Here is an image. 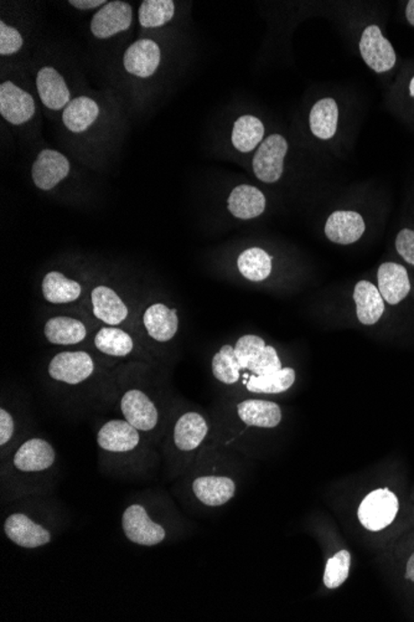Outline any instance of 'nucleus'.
I'll return each mask as SVG.
<instances>
[{
  "mask_svg": "<svg viewBox=\"0 0 414 622\" xmlns=\"http://www.w3.org/2000/svg\"><path fill=\"white\" fill-rule=\"evenodd\" d=\"M399 507V499L394 493L389 489H376L364 497L357 516L364 528L379 532L394 521Z\"/></svg>",
  "mask_w": 414,
  "mask_h": 622,
  "instance_id": "obj_1",
  "label": "nucleus"
},
{
  "mask_svg": "<svg viewBox=\"0 0 414 622\" xmlns=\"http://www.w3.org/2000/svg\"><path fill=\"white\" fill-rule=\"evenodd\" d=\"M122 528L128 541L138 545H158L166 536V529L159 523L154 522L147 509L140 505L128 507L122 516Z\"/></svg>",
  "mask_w": 414,
  "mask_h": 622,
  "instance_id": "obj_2",
  "label": "nucleus"
},
{
  "mask_svg": "<svg viewBox=\"0 0 414 622\" xmlns=\"http://www.w3.org/2000/svg\"><path fill=\"white\" fill-rule=\"evenodd\" d=\"M288 143L281 134H271L263 141L253 158L256 177L265 183H275L281 179L287 156Z\"/></svg>",
  "mask_w": 414,
  "mask_h": 622,
  "instance_id": "obj_3",
  "label": "nucleus"
},
{
  "mask_svg": "<svg viewBox=\"0 0 414 622\" xmlns=\"http://www.w3.org/2000/svg\"><path fill=\"white\" fill-rule=\"evenodd\" d=\"M48 371L56 381L77 385L94 374V361L87 352H62L52 358Z\"/></svg>",
  "mask_w": 414,
  "mask_h": 622,
  "instance_id": "obj_4",
  "label": "nucleus"
},
{
  "mask_svg": "<svg viewBox=\"0 0 414 622\" xmlns=\"http://www.w3.org/2000/svg\"><path fill=\"white\" fill-rule=\"evenodd\" d=\"M360 52L364 61L377 74L390 71L396 65L393 46L384 38L377 25H370L364 29L361 35Z\"/></svg>",
  "mask_w": 414,
  "mask_h": 622,
  "instance_id": "obj_5",
  "label": "nucleus"
},
{
  "mask_svg": "<svg viewBox=\"0 0 414 622\" xmlns=\"http://www.w3.org/2000/svg\"><path fill=\"white\" fill-rule=\"evenodd\" d=\"M133 19L131 6L126 2L107 3L94 14L91 23L92 34L97 39H108L130 29Z\"/></svg>",
  "mask_w": 414,
  "mask_h": 622,
  "instance_id": "obj_6",
  "label": "nucleus"
},
{
  "mask_svg": "<svg viewBox=\"0 0 414 622\" xmlns=\"http://www.w3.org/2000/svg\"><path fill=\"white\" fill-rule=\"evenodd\" d=\"M0 114L9 123H25L35 114L34 98L13 82H3L0 85Z\"/></svg>",
  "mask_w": 414,
  "mask_h": 622,
  "instance_id": "obj_7",
  "label": "nucleus"
},
{
  "mask_svg": "<svg viewBox=\"0 0 414 622\" xmlns=\"http://www.w3.org/2000/svg\"><path fill=\"white\" fill-rule=\"evenodd\" d=\"M124 419L140 431H152L159 421L156 405L142 390L131 389L121 400Z\"/></svg>",
  "mask_w": 414,
  "mask_h": 622,
  "instance_id": "obj_8",
  "label": "nucleus"
},
{
  "mask_svg": "<svg viewBox=\"0 0 414 622\" xmlns=\"http://www.w3.org/2000/svg\"><path fill=\"white\" fill-rule=\"evenodd\" d=\"M70 173V162L58 151L45 150L36 157L32 176L39 189H54Z\"/></svg>",
  "mask_w": 414,
  "mask_h": 622,
  "instance_id": "obj_9",
  "label": "nucleus"
},
{
  "mask_svg": "<svg viewBox=\"0 0 414 622\" xmlns=\"http://www.w3.org/2000/svg\"><path fill=\"white\" fill-rule=\"evenodd\" d=\"M4 533L9 541L26 549L40 548L51 541L50 532L45 526L22 513H14L6 518Z\"/></svg>",
  "mask_w": 414,
  "mask_h": 622,
  "instance_id": "obj_10",
  "label": "nucleus"
},
{
  "mask_svg": "<svg viewBox=\"0 0 414 622\" xmlns=\"http://www.w3.org/2000/svg\"><path fill=\"white\" fill-rule=\"evenodd\" d=\"M162 52L159 45L150 39H142L131 44L124 54V68L130 75L147 78L159 68Z\"/></svg>",
  "mask_w": 414,
  "mask_h": 622,
  "instance_id": "obj_11",
  "label": "nucleus"
},
{
  "mask_svg": "<svg viewBox=\"0 0 414 622\" xmlns=\"http://www.w3.org/2000/svg\"><path fill=\"white\" fill-rule=\"evenodd\" d=\"M140 430L127 420H111L98 431L97 443L110 453H130L140 445Z\"/></svg>",
  "mask_w": 414,
  "mask_h": 622,
  "instance_id": "obj_12",
  "label": "nucleus"
},
{
  "mask_svg": "<svg viewBox=\"0 0 414 622\" xmlns=\"http://www.w3.org/2000/svg\"><path fill=\"white\" fill-rule=\"evenodd\" d=\"M56 453L48 441L31 439L25 441L14 455V466L22 472H40L54 465Z\"/></svg>",
  "mask_w": 414,
  "mask_h": 622,
  "instance_id": "obj_13",
  "label": "nucleus"
},
{
  "mask_svg": "<svg viewBox=\"0 0 414 622\" xmlns=\"http://www.w3.org/2000/svg\"><path fill=\"white\" fill-rule=\"evenodd\" d=\"M36 87H38L39 96H40L42 104L49 110H61L71 102L70 91H68L64 78L51 66H45L38 72Z\"/></svg>",
  "mask_w": 414,
  "mask_h": 622,
  "instance_id": "obj_14",
  "label": "nucleus"
},
{
  "mask_svg": "<svg viewBox=\"0 0 414 622\" xmlns=\"http://www.w3.org/2000/svg\"><path fill=\"white\" fill-rule=\"evenodd\" d=\"M366 225L363 216L355 212H335L325 224V235L338 245H350L359 242Z\"/></svg>",
  "mask_w": 414,
  "mask_h": 622,
  "instance_id": "obj_15",
  "label": "nucleus"
},
{
  "mask_svg": "<svg viewBox=\"0 0 414 622\" xmlns=\"http://www.w3.org/2000/svg\"><path fill=\"white\" fill-rule=\"evenodd\" d=\"M143 324L148 334L154 341L166 343L172 341L179 329V318L176 309L166 307V305L157 302L149 306L143 315Z\"/></svg>",
  "mask_w": 414,
  "mask_h": 622,
  "instance_id": "obj_16",
  "label": "nucleus"
},
{
  "mask_svg": "<svg viewBox=\"0 0 414 622\" xmlns=\"http://www.w3.org/2000/svg\"><path fill=\"white\" fill-rule=\"evenodd\" d=\"M379 291L384 301L399 305L409 296L410 282L409 273L402 265L394 262L382 263L377 272Z\"/></svg>",
  "mask_w": 414,
  "mask_h": 622,
  "instance_id": "obj_17",
  "label": "nucleus"
},
{
  "mask_svg": "<svg viewBox=\"0 0 414 622\" xmlns=\"http://www.w3.org/2000/svg\"><path fill=\"white\" fill-rule=\"evenodd\" d=\"M193 491L203 505L220 507L231 501L236 493V485L229 477L203 476L194 480Z\"/></svg>",
  "mask_w": 414,
  "mask_h": 622,
  "instance_id": "obj_18",
  "label": "nucleus"
},
{
  "mask_svg": "<svg viewBox=\"0 0 414 622\" xmlns=\"http://www.w3.org/2000/svg\"><path fill=\"white\" fill-rule=\"evenodd\" d=\"M228 206L235 218L255 219L265 212L266 197L258 188L241 184L230 194Z\"/></svg>",
  "mask_w": 414,
  "mask_h": 622,
  "instance_id": "obj_19",
  "label": "nucleus"
},
{
  "mask_svg": "<svg viewBox=\"0 0 414 622\" xmlns=\"http://www.w3.org/2000/svg\"><path fill=\"white\" fill-rule=\"evenodd\" d=\"M94 315L108 325H118L128 317L127 305L116 291L107 286H97L91 294Z\"/></svg>",
  "mask_w": 414,
  "mask_h": 622,
  "instance_id": "obj_20",
  "label": "nucleus"
},
{
  "mask_svg": "<svg viewBox=\"0 0 414 622\" xmlns=\"http://www.w3.org/2000/svg\"><path fill=\"white\" fill-rule=\"evenodd\" d=\"M209 433L202 415L190 411L179 417L174 427V443L180 451H194L202 445Z\"/></svg>",
  "mask_w": 414,
  "mask_h": 622,
  "instance_id": "obj_21",
  "label": "nucleus"
},
{
  "mask_svg": "<svg viewBox=\"0 0 414 622\" xmlns=\"http://www.w3.org/2000/svg\"><path fill=\"white\" fill-rule=\"evenodd\" d=\"M239 419L246 425L273 429L282 421V410L278 404L266 400H245L238 404Z\"/></svg>",
  "mask_w": 414,
  "mask_h": 622,
  "instance_id": "obj_22",
  "label": "nucleus"
},
{
  "mask_svg": "<svg viewBox=\"0 0 414 622\" xmlns=\"http://www.w3.org/2000/svg\"><path fill=\"white\" fill-rule=\"evenodd\" d=\"M354 299L356 302L357 318L364 325L380 321L384 312V299L379 288L369 281H360L355 286Z\"/></svg>",
  "mask_w": 414,
  "mask_h": 622,
  "instance_id": "obj_23",
  "label": "nucleus"
},
{
  "mask_svg": "<svg viewBox=\"0 0 414 622\" xmlns=\"http://www.w3.org/2000/svg\"><path fill=\"white\" fill-rule=\"evenodd\" d=\"M44 334L51 344L74 345L81 343L86 338L87 329L86 325L76 318L58 316L48 319Z\"/></svg>",
  "mask_w": 414,
  "mask_h": 622,
  "instance_id": "obj_24",
  "label": "nucleus"
},
{
  "mask_svg": "<svg viewBox=\"0 0 414 622\" xmlns=\"http://www.w3.org/2000/svg\"><path fill=\"white\" fill-rule=\"evenodd\" d=\"M98 114H100V107L97 102L87 96H80L66 106L62 114V121L68 131L81 133L94 123Z\"/></svg>",
  "mask_w": 414,
  "mask_h": 622,
  "instance_id": "obj_25",
  "label": "nucleus"
},
{
  "mask_svg": "<svg viewBox=\"0 0 414 622\" xmlns=\"http://www.w3.org/2000/svg\"><path fill=\"white\" fill-rule=\"evenodd\" d=\"M81 292V285L66 278L61 272H49L42 279V295L50 304H71L80 297Z\"/></svg>",
  "mask_w": 414,
  "mask_h": 622,
  "instance_id": "obj_26",
  "label": "nucleus"
},
{
  "mask_svg": "<svg viewBox=\"0 0 414 622\" xmlns=\"http://www.w3.org/2000/svg\"><path fill=\"white\" fill-rule=\"evenodd\" d=\"M338 108L333 98H323L314 105L309 116L310 130L320 140H330L338 130Z\"/></svg>",
  "mask_w": 414,
  "mask_h": 622,
  "instance_id": "obj_27",
  "label": "nucleus"
},
{
  "mask_svg": "<svg viewBox=\"0 0 414 622\" xmlns=\"http://www.w3.org/2000/svg\"><path fill=\"white\" fill-rule=\"evenodd\" d=\"M265 137V126L259 118L245 114L233 124L232 144L242 153L255 150Z\"/></svg>",
  "mask_w": 414,
  "mask_h": 622,
  "instance_id": "obj_28",
  "label": "nucleus"
},
{
  "mask_svg": "<svg viewBox=\"0 0 414 622\" xmlns=\"http://www.w3.org/2000/svg\"><path fill=\"white\" fill-rule=\"evenodd\" d=\"M94 345L101 353L111 357H127L134 350L133 338L117 327L101 328L94 337Z\"/></svg>",
  "mask_w": 414,
  "mask_h": 622,
  "instance_id": "obj_29",
  "label": "nucleus"
},
{
  "mask_svg": "<svg viewBox=\"0 0 414 622\" xmlns=\"http://www.w3.org/2000/svg\"><path fill=\"white\" fill-rule=\"evenodd\" d=\"M295 381V370L292 368H282L281 370L267 375L249 377L246 388L256 394H281L287 391Z\"/></svg>",
  "mask_w": 414,
  "mask_h": 622,
  "instance_id": "obj_30",
  "label": "nucleus"
},
{
  "mask_svg": "<svg viewBox=\"0 0 414 622\" xmlns=\"http://www.w3.org/2000/svg\"><path fill=\"white\" fill-rule=\"evenodd\" d=\"M238 266L243 278L249 281H265L272 272V256L259 248L248 249L239 255Z\"/></svg>",
  "mask_w": 414,
  "mask_h": 622,
  "instance_id": "obj_31",
  "label": "nucleus"
},
{
  "mask_svg": "<svg viewBox=\"0 0 414 622\" xmlns=\"http://www.w3.org/2000/svg\"><path fill=\"white\" fill-rule=\"evenodd\" d=\"M241 365L236 357L235 347L223 345L212 358V374L223 384L232 385L238 383L241 375Z\"/></svg>",
  "mask_w": 414,
  "mask_h": 622,
  "instance_id": "obj_32",
  "label": "nucleus"
},
{
  "mask_svg": "<svg viewBox=\"0 0 414 622\" xmlns=\"http://www.w3.org/2000/svg\"><path fill=\"white\" fill-rule=\"evenodd\" d=\"M176 14L173 0H146L140 8V23L144 28H160Z\"/></svg>",
  "mask_w": 414,
  "mask_h": 622,
  "instance_id": "obj_33",
  "label": "nucleus"
},
{
  "mask_svg": "<svg viewBox=\"0 0 414 622\" xmlns=\"http://www.w3.org/2000/svg\"><path fill=\"white\" fill-rule=\"evenodd\" d=\"M351 554L347 551H340L328 559L324 572V584L328 589H338L349 578Z\"/></svg>",
  "mask_w": 414,
  "mask_h": 622,
  "instance_id": "obj_34",
  "label": "nucleus"
},
{
  "mask_svg": "<svg viewBox=\"0 0 414 622\" xmlns=\"http://www.w3.org/2000/svg\"><path fill=\"white\" fill-rule=\"evenodd\" d=\"M266 348L265 339L255 334H246L236 342L235 353L242 370H248V365Z\"/></svg>",
  "mask_w": 414,
  "mask_h": 622,
  "instance_id": "obj_35",
  "label": "nucleus"
},
{
  "mask_svg": "<svg viewBox=\"0 0 414 622\" xmlns=\"http://www.w3.org/2000/svg\"><path fill=\"white\" fill-rule=\"evenodd\" d=\"M282 370V361L277 351L272 345H266L265 350L248 365V370L255 375H267Z\"/></svg>",
  "mask_w": 414,
  "mask_h": 622,
  "instance_id": "obj_36",
  "label": "nucleus"
},
{
  "mask_svg": "<svg viewBox=\"0 0 414 622\" xmlns=\"http://www.w3.org/2000/svg\"><path fill=\"white\" fill-rule=\"evenodd\" d=\"M22 44L24 41H22L21 32L13 26L5 24L4 22L0 23V55L16 54L21 50Z\"/></svg>",
  "mask_w": 414,
  "mask_h": 622,
  "instance_id": "obj_37",
  "label": "nucleus"
},
{
  "mask_svg": "<svg viewBox=\"0 0 414 622\" xmlns=\"http://www.w3.org/2000/svg\"><path fill=\"white\" fill-rule=\"evenodd\" d=\"M396 249L404 261L414 266V232L412 230H400L396 239Z\"/></svg>",
  "mask_w": 414,
  "mask_h": 622,
  "instance_id": "obj_38",
  "label": "nucleus"
},
{
  "mask_svg": "<svg viewBox=\"0 0 414 622\" xmlns=\"http://www.w3.org/2000/svg\"><path fill=\"white\" fill-rule=\"evenodd\" d=\"M15 424L12 414L5 409L0 410V445L4 446L14 435Z\"/></svg>",
  "mask_w": 414,
  "mask_h": 622,
  "instance_id": "obj_39",
  "label": "nucleus"
},
{
  "mask_svg": "<svg viewBox=\"0 0 414 622\" xmlns=\"http://www.w3.org/2000/svg\"><path fill=\"white\" fill-rule=\"evenodd\" d=\"M68 5L81 9V11H90V9L97 8V6L102 5H106L107 3L104 0H70Z\"/></svg>",
  "mask_w": 414,
  "mask_h": 622,
  "instance_id": "obj_40",
  "label": "nucleus"
},
{
  "mask_svg": "<svg viewBox=\"0 0 414 622\" xmlns=\"http://www.w3.org/2000/svg\"><path fill=\"white\" fill-rule=\"evenodd\" d=\"M406 579L414 582V553L412 557L410 558L409 563H407Z\"/></svg>",
  "mask_w": 414,
  "mask_h": 622,
  "instance_id": "obj_41",
  "label": "nucleus"
},
{
  "mask_svg": "<svg viewBox=\"0 0 414 622\" xmlns=\"http://www.w3.org/2000/svg\"><path fill=\"white\" fill-rule=\"evenodd\" d=\"M406 18L410 24L414 26V0L407 3Z\"/></svg>",
  "mask_w": 414,
  "mask_h": 622,
  "instance_id": "obj_42",
  "label": "nucleus"
},
{
  "mask_svg": "<svg viewBox=\"0 0 414 622\" xmlns=\"http://www.w3.org/2000/svg\"><path fill=\"white\" fill-rule=\"evenodd\" d=\"M410 96L414 98V78H412V81H410Z\"/></svg>",
  "mask_w": 414,
  "mask_h": 622,
  "instance_id": "obj_43",
  "label": "nucleus"
}]
</instances>
